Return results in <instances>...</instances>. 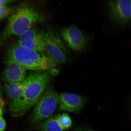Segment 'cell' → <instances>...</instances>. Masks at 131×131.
<instances>
[{
	"label": "cell",
	"mask_w": 131,
	"mask_h": 131,
	"mask_svg": "<svg viewBox=\"0 0 131 131\" xmlns=\"http://www.w3.org/2000/svg\"><path fill=\"white\" fill-rule=\"evenodd\" d=\"M8 58L14 60L26 70H47L55 64L48 56L24 48L18 43L9 49Z\"/></svg>",
	"instance_id": "cell-1"
},
{
	"label": "cell",
	"mask_w": 131,
	"mask_h": 131,
	"mask_svg": "<svg viewBox=\"0 0 131 131\" xmlns=\"http://www.w3.org/2000/svg\"><path fill=\"white\" fill-rule=\"evenodd\" d=\"M51 80L48 73L37 71L29 74L24 81L23 114L36 104L48 87Z\"/></svg>",
	"instance_id": "cell-2"
},
{
	"label": "cell",
	"mask_w": 131,
	"mask_h": 131,
	"mask_svg": "<svg viewBox=\"0 0 131 131\" xmlns=\"http://www.w3.org/2000/svg\"><path fill=\"white\" fill-rule=\"evenodd\" d=\"M41 14L29 5H21L8 20L6 32L9 35H19L31 28L33 25L42 22Z\"/></svg>",
	"instance_id": "cell-3"
},
{
	"label": "cell",
	"mask_w": 131,
	"mask_h": 131,
	"mask_svg": "<svg viewBox=\"0 0 131 131\" xmlns=\"http://www.w3.org/2000/svg\"><path fill=\"white\" fill-rule=\"evenodd\" d=\"M47 56L55 63L63 64L67 59V51L63 41L54 29L50 26L40 31Z\"/></svg>",
	"instance_id": "cell-4"
},
{
	"label": "cell",
	"mask_w": 131,
	"mask_h": 131,
	"mask_svg": "<svg viewBox=\"0 0 131 131\" xmlns=\"http://www.w3.org/2000/svg\"><path fill=\"white\" fill-rule=\"evenodd\" d=\"M59 104V94L51 86L47 89L35 104L30 116L32 122H40L50 117Z\"/></svg>",
	"instance_id": "cell-5"
},
{
	"label": "cell",
	"mask_w": 131,
	"mask_h": 131,
	"mask_svg": "<svg viewBox=\"0 0 131 131\" xmlns=\"http://www.w3.org/2000/svg\"><path fill=\"white\" fill-rule=\"evenodd\" d=\"M4 90L10 110L15 116L22 115L24 82L7 83L5 85Z\"/></svg>",
	"instance_id": "cell-6"
},
{
	"label": "cell",
	"mask_w": 131,
	"mask_h": 131,
	"mask_svg": "<svg viewBox=\"0 0 131 131\" xmlns=\"http://www.w3.org/2000/svg\"><path fill=\"white\" fill-rule=\"evenodd\" d=\"M110 16L113 21L124 26L131 19V1H110L108 3Z\"/></svg>",
	"instance_id": "cell-7"
},
{
	"label": "cell",
	"mask_w": 131,
	"mask_h": 131,
	"mask_svg": "<svg viewBox=\"0 0 131 131\" xmlns=\"http://www.w3.org/2000/svg\"><path fill=\"white\" fill-rule=\"evenodd\" d=\"M60 32L64 40L74 51H81L87 45V37L76 26L72 25L63 28Z\"/></svg>",
	"instance_id": "cell-8"
},
{
	"label": "cell",
	"mask_w": 131,
	"mask_h": 131,
	"mask_svg": "<svg viewBox=\"0 0 131 131\" xmlns=\"http://www.w3.org/2000/svg\"><path fill=\"white\" fill-rule=\"evenodd\" d=\"M24 48L45 54V43L41 34L35 28H31L19 36L17 43Z\"/></svg>",
	"instance_id": "cell-9"
},
{
	"label": "cell",
	"mask_w": 131,
	"mask_h": 131,
	"mask_svg": "<svg viewBox=\"0 0 131 131\" xmlns=\"http://www.w3.org/2000/svg\"><path fill=\"white\" fill-rule=\"evenodd\" d=\"M86 101L85 98L79 95L61 93L59 94V110L78 113L83 109Z\"/></svg>",
	"instance_id": "cell-10"
},
{
	"label": "cell",
	"mask_w": 131,
	"mask_h": 131,
	"mask_svg": "<svg viewBox=\"0 0 131 131\" xmlns=\"http://www.w3.org/2000/svg\"><path fill=\"white\" fill-rule=\"evenodd\" d=\"M26 70L14 60L7 59L4 78L7 83L22 82L26 78Z\"/></svg>",
	"instance_id": "cell-11"
},
{
	"label": "cell",
	"mask_w": 131,
	"mask_h": 131,
	"mask_svg": "<svg viewBox=\"0 0 131 131\" xmlns=\"http://www.w3.org/2000/svg\"><path fill=\"white\" fill-rule=\"evenodd\" d=\"M40 131H64L55 117L49 118L45 122H40L37 126Z\"/></svg>",
	"instance_id": "cell-12"
},
{
	"label": "cell",
	"mask_w": 131,
	"mask_h": 131,
	"mask_svg": "<svg viewBox=\"0 0 131 131\" xmlns=\"http://www.w3.org/2000/svg\"><path fill=\"white\" fill-rule=\"evenodd\" d=\"M57 122L64 130L70 128L72 124V121L69 115L66 113L55 117Z\"/></svg>",
	"instance_id": "cell-13"
},
{
	"label": "cell",
	"mask_w": 131,
	"mask_h": 131,
	"mask_svg": "<svg viewBox=\"0 0 131 131\" xmlns=\"http://www.w3.org/2000/svg\"><path fill=\"white\" fill-rule=\"evenodd\" d=\"M11 10L10 8L6 6H0V20L9 15Z\"/></svg>",
	"instance_id": "cell-14"
},
{
	"label": "cell",
	"mask_w": 131,
	"mask_h": 131,
	"mask_svg": "<svg viewBox=\"0 0 131 131\" xmlns=\"http://www.w3.org/2000/svg\"><path fill=\"white\" fill-rule=\"evenodd\" d=\"M6 124L2 116H0V131H4L6 128Z\"/></svg>",
	"instance_id": "cell-15"
},
{
	"label": "cell",
	"mask_w": 131,
	"mask_h": 131,
	"mask_svg": "<svg viewBox=\"0 0 131 131\" xmlns=\"http://www.w3.org/2000/svg\"><path fill=\"white\" fill-rule=\"evenodd\" d=\"M6 102L3 98L2 93L0 91V107H4L5 106Z\"/></svg>",
	"instance_id": "cell-16"
},
{
	"label": "cell",
	"mask_w": 131,
	"mask_h": 131,
	"mask_svg": "<svg viewBox=\"0 0 131 131\" xmlns=\"http://www.w3.org/2000/svg\"><path fill=\"white\" fill-rule=\"evenodd\" d=\"M12 1H7V0H0V6H6L8 4H9Z\"/></svg>",
	"instance_id": "cell-17"
},
{
	"label": "cell",
	"mask_w": 131,
	"mask_h": 131,
	"mask_svg": "<svg viewBox=\"0 0 131 131\" xmlns=\"http://www.w3.org/2000/svg\"><path fill=\"white\" fill-rule=\"evenodd\" d=\"M75 131H94L90 129L78 128Z\"/></svg>",
	"instance_id": "cell-18"
},
{
	"label": "cell",
	"mask_w": 131,
	"mask_h": 131,
	"mask_svg": "<svg viewBox=\"0 0 131 131\" xmlns=\"http://www.w3.org/2000/svg\"><path fill=\"white\" fill-rule=\"evenodd\" d=\"M3 113V108L0 107V116H2Z\"/></svg>",
	"instance_id": "cell-19"
}]
</instances>
